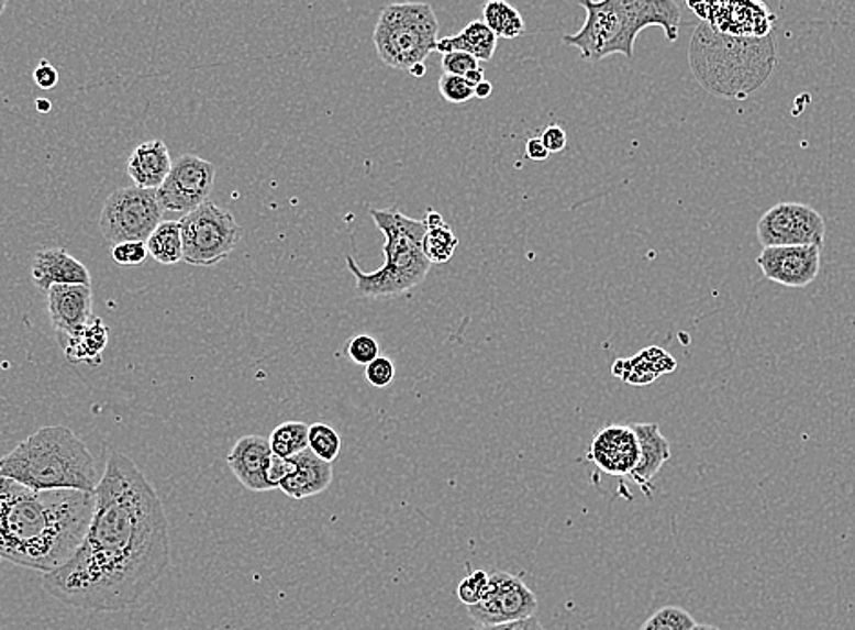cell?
I'll use <instances>...</instances> for the list:
<instances>
[{
	"label": "cell",
	"instance_id": "6da1fadb",
	"mask_svg": "<svg viewBox=\"0 0 855 630\" xmlns=\"http://www.w3.org/2000/svg\"><path fill=\"white\" fill-rule=\"evenodd\" d=\"M171 567L163 501L135 461L111 452L96 488V509L79 549L44 574L52 598L75 609H135Z\"/></svg>",
	"mask_w": 855,
	"mask_h": 630
},
{
	"label": "cell",
	"instance_id": "7a4b0ae2",
	"mask_svg": "<svg viewBox=\"0 0 855 630\" xmlns=\"http://www.w3.org/2000/svg\"><path fill=\"white\" fill-rule=\"evenodd\" d=\"M96 493L33 490L0 476V556L48 574L63 567L85 540Z\"/></svg>",
	"mask_w": 855,
	"mask_h": 630
},
{
	"label": "cell",
	"instance_id": "3957f363",
	"mask_svg": "<svg viewBox=\"0 0 855 630\" xmlns=\"http://www.w3.org/2000/svg\"><path fill=\"white\" fill-rule=\"evenodd\" d=\"M0 476L33 490L96 493L101 482L96 457L66 427H43L0 457Z\"/></svg>",
	"mask_w": 855,
	"mask_h": 630
},
{
	"label": "cell",
	"instance_id": "277c9868",
	"mask_svg": "<svg viewBox=\"0 0 855 630\" xmlns=\"http://www.w3.org/2000/svg\"><path fill=\"white\" fill-rule=\"evenodd\" d=\"M375 226L385 235V265L379 270L363 272L354 257H346V266L355 277V290L365 299L396 297L413 290L426 279L432 263L424 257V221L410 219L397 208H371Z\"/></svg>",
	"mask_w": 855,
	"mask_h": 630
},
{
	"label": "cell",
	"instance_id": "5b68a950",
	"mask_svg": "<svg viewBox=\"0 0 855 630\" xmlns=\"http://www.w3.org/2000/svg\"><path fill=\"white\" fill-rule=\"evenodd\" d=\"M438 21L432 5L424 2H397L380 11L375 24L374 46L390 68L410 69L435 52Z\"/></svg>",
	"mask_w": 855,
	"mask_h": 630
},
{
	"label": "cell",
	"instance_id": "8992f818",
	"mask_svg": "<svg viewBox=\"0 0 855 630\" xmlns=\"http://www.w3.org/2000/svg\"><path fill=\"white\" fill-rule=\"evenodd\" d=\"M182 235V261L191 266L210 268L226 259L238 241L243 229L226 208L207 201L179 221Z\"/></svg>",
	"mask_w": 855,
	"mask_h": 630
},
{
	"label": "cell",
	"instance_id": "52a82bcc",
	"mask_svg": "<svg viewBox=\"0 0 855 630\" xmlns=\"http://www.w3.org/2000/svg\"><path fill=\"white\" fill-rule=\"evenodd\" d=\"M579 4L587 11V21L579 32L563 37L566 46L579 49L581 57L590 63L615 54L634 57L637 33L630 26L618 0H579Z\"/></svg>",
	"mask_w": 855,
	"mask_h": 630
},
{
	"label": "cell",
	"instance_id": "ba28073f",
	"mask_svg": "<svg viewBox=\"0 0 855 630\" xmlns=\"http://www.w3.org/2000/svg\"><path fill=\"white\" fill-rule=\"evenodd\" d=\"M163 213L157 190L126 186L108 196L99 219V229L108 243H146V239L159 226Z\"/></svg>",
	"mask_w": 855,
	"mask_h": 630
},
{
	"label": "cell",
	"instance_id": "9c48e42d",
	"mask_svg": "<svg viewBox=\"0 0 855 630\" xmlns=\"http://www.w3.org/2000/svg\"><path fill=\"white\" fill-rule=\"evenodd\" d=\"M215 183V166L199 155H180L168 177L157 190V199L166 213L193 212L210 199Z\"/></svg>",
	"mask_w": 855,
	"mask_h": 630
},
{
	"label": "cell",
	"instance_id": "30bf717a",
	"mask_svg": "<svg viewBox=\"0 0 855 630\" xmlns=\"http://www.w3.org/2000/svg\"><path fill=\"white\" fill-rule=\"evenodd\" d=\"M826 224L815 208L801 202H779L763 213L757 223V239L766 246H823Z\"/></svg>",
	"mask_w": 855,
	"mask_h": 630
},
{
	"label": "cell",
	"instance_id": "8fae6325",
	"mask_svg": "<svg viewBox=\"0 0 855 630\" xmlns=\"http://www.w3.org/2000/svg\"><path fill=\"white\" fill-rule=\"evenodd\" d=\"M537 607L535 594L521 577L496 571L490 574L481 601L466 609L477 626H497L535 616Z\"/></svg>",
	"mask_w": 855,
	"mask_h": 630
},
{
	"label": "cell",
	"instance_id": "7c38bea8",
	"mask_svg": "<svg viewBox=\"0 0 855 630\" xmlns=\"http://www.w3.org/2000/svg\"><path fill=\"white\" fill-rule=\"evenodd\" d=\"M763 276L788 288H804L815 281L821 270V246H766L757 257Z\"/></svg>",
	"mask_w": 855,
	"mask_h": 630
},
{
	"label": "cell",
	"instance_id": "4fadbf2b",
	"mask_svg": "<svg viewBox=\"0 0 855 630\" xmlns=\"http://www.w3.org/2000/svg\"><path fill=\"white\" fill-rule=\"evenodd\" d=\"M588 460L608 476H630L640 461V441L632 424H608L599 430Z\"/></svg>",
	"mask_w": 855,
	"mask_h": 630
},
{
	"label": "cell",
	"instance_id": "5bb4252c",
	"mask_svg": "<svg viewBox=\"0 0 855 630\" xmlns=\"http://www.w3.org/2000/svg\"><path fill=\"white\" fill-rule=\"evenodd\" d=\"M46 296L58 341L85 329L93 319L91 285H55Z\"/></svg>",
	"mask_w": 855,
	"mask_h": 630
},
{
	"label": "cell",
	"instance_id": "9a60e30c",
	"mask_svg": "<svg viewBox=\"0 0 855 630\" xmlns=\"http://www.w3.org/2000/svg\"><path fill=\"white\" fill-rule=\"evenodd\" d=\"M271 454L268 438L244 435L227 454V466L243 487L252 493H268L271 488L266 483V466Z\"/></svg>",
	"mask_w": 855,
	"mask_h": 630
},
{
	"label": "cell",
	"instance_id": "2e32d148",
	"mask_svg": "<svg viewBox=\"0 0 855 630\" xmlns=\"http://www.w3.org/2000/svg\"><path fill=\"white\" fill-rule=\"evenodd\" d=\"M290 460V472L280 483V490L291 499H307L324 493L333 482L332 463L315 456L310 449Z\"/></svg>",
	"mask_w": 855,
	"mask_h": 630
},
{
	"label": "cell",
	"instance_id": "e0dca14e",
	"mask_svg": "<svg viewBox=\"0 0 855 630\" xmlns=\"http://www.w3.org/2000/svg\"><path fill=\"white\" fill-rule=\"evenodd\" d=\"M32 279L48 294L55 285H91L90 270L64 248H44L35 254Z\"/></svg>",
	"mask_w": 855,
	"mask_h": 630
},
{
	"label": "cell",
	"instance_id": "ac0fdd59",
	"mask_svg": "<svg viewBox=\"0 0 855 630\" xmlns=\"http://www.w3.org/2000/svg\"><path fill=\"white\" fill-rule=\"evenodd\" d=\"M171 165L174 161L168 146L160 139H154L138 144L137 148L133 150L127 159L126 172L138 188L159 190L171 170Z\"/></svg>",
	"mask_w": 855,
	"mask_h": 630
},
{
	"label": "cell",
	"instance_id": "d6986e66",
	"mask_svg": "<svg viewBox=\"0 0 855 630\" xmlns=\"http://www.w3.org/2000/svg\"><path fill=\"white\" fill-rule=\"evenodd\" d=\"M632 429L640 441V461L630 477L648 496L649 482L657 476V472L663 468L666 461L670 460V443L663 435L657 423H632Z\"/></svg>",
	"mask_w": 855,
	"mask_h": 630
},
{
	"label": "cell",
	"instance_id": "ffe728a7",
	"mask_svg": "<svg viewBox=\"0 0 855 630\" xmlns=\"http://www.w3.org/2000/svg\"><path fill=\"white\" fill-rule=\"evenodd\" d=\"M630 26L640 35L644 27L659 26L674 43L679 37L681 11L674 0H618Z\"/></svg>",
	"mask_w": 855,
	"mask_h": 630
},
{
	"label": "cell",
	"instance_id": "44dd1931",
	"mask_svg": "<svg viewBox=\"0 0 855 630\" xmlns=\"http://www.w3.org/2000/svg\"><path fill=\"white\" fill-rule=\"evenodd\" d=\"M108 340H110V332L107 324L102 323L101 319H91L85 329L64 338L58 341V344L63 346L69 363L97 366L102 361Z\"/></svg>",
	"mask_w": 855,
	"mask_h": 630
},
{
	"label": "cell",
	"instance_id": "7402d4cb",
	"mask_svg": "<svg viewBox=\"0 0 855 630\" xmlns=\"http://www.w3.org/2000/svg\"><path fill=\"white\" fill-rule=\"evenodd\" d=\"M497 35L486 26L482 21H471L466 24L463 32L452 37L438 38L435 52L438 54H452V52H465L476 57L479 63H488L496 54Z\"/></svg>",
	"mask_w": 855,
	"mask_h": 630
},
{
	"label": "cell",
	"instance_id": "603a6c76",
	"mask_svg": "<svg viewBox=\"0 0 855 630\" xmlns=\"http://www.w3.org/2000/svg\"><path fill=\"white\" fill-rule=\"evenodd\" d=\"M152 259L160 265H177L182 261V235L179 221H160L159 226L146 239Z\"/></svg>",
	"mask_w": 855,
	"mask_h": 630
},
{
	"label": "cell",
	"instance_id": "cb8c5ba5",
	"mask_svg": "<svg viewBox=\"0 0 855 630\" xmlns=\"http://www.w3.org/2000/svg\"><path fill=\"white\" fill-rule=\"evenodd\" d=\"M482 22L497 38H518L524 33L523 15L507 0H488L482 5Z\"/></svg>",
	"mask_w": 855,
	"mask_h": 630
},
{
	"label": "cell",
	"instance_id": "d4e9b609",
	"mask_svg": "<svg viewBox=\"0 0 855 630\" xmlns=\"http://www.w3.org/2000/svg\"><path fill=\"white\" fill-rule=\"evenodd\" d=\"M308 432L310 424L302 421H286L275 427L269 435L271 452L280 457H291L308 449Z\"/></svg>",
	"mask_w": 855,
	"mask_h": 630
},
{
	"label": "cell",
	"instance_id": "484cf974",
	"mask_svg": "<svg viewBox=\"0 0 855 630\" xmlns=\"http://www.w3.org/2000/svg\"><path fill=\"white\" fill-rule=\"evenodd\" d=\"M459 246V239L455 235L449 224L428 229L423 237V252L432 265H444L454 257L455 250Z\"/></svg>",
	"mask_w": 855,
	"mask_h": 630
},
{
	"label": "cell",
	"instance_id": "4316f807",
	"mask_svg": "<svg viewBox=\"0 0 855 630\" xmlns=\"http://www.w3.org/2000/svg\"><path fill=\"white\" fill-rule=\"evenodd\" d=\"M613 376L621 377L624 383L629 385H649L659 377V372L655 371V366L652 365V361L648 360V355L640 352L634 357H624V360H618L612 366Z\"/></svg>",
	"mask_w": 855,
	"mask_h": 630
},
{
	"label": "cell",
	"instance_id": "83f0119b",
	"mask_svg": "<svg viewBox=\"0 0 855 630\" xmlns=\"http://www.w3.org/2000/svg\"><path fill=\"white\" fill-rule=\"evenodd\" d=\"M308 449L321 460L333 463L341 454L343 440H341L337 430L330 424L313 423L310 424V432H308Z\"/></svg>",
	"mask_w": 855,
	"mask_h": 630
},
{
	"label": "cell",
	"instance_id": "f1b7e54d",
	"mask_svg": "<svg viewBox=\"0 0 855 630\" xmlns=\"http://www.w3.org/2000/svg\"><path fill=\"white\" fill-rule=\"evenodd\" d=\"M696 626L693 616L687 609L668 605L649 616L640 630H692Z\"/></svg>",
	"mask_w": 855,
	"mask_h": 630
},
{
	"label": "cell",
	"instance_id": "f546056e",
	"mask_svg": "<svg viewBox=\"0 0 855 630\" xmlns=\"http://www.w3.org/2000/svg\"><path fill=\"white\" fill-rule=\"evenodd\" d=\"M344 354L348 355V360L355 365H370L371 361L380 355V344L371 335H354L344 346Z\"/></svg>",
	"mask_w": 855,
	"mask_h": 630
},
{
	"label": "cell",
	"instance_id": "4dcf8cb0",
	"mask_svg": "<svg viewBox=\"0 0 855 630\" xmlns=\"http://www.w3.org/2000/svg\"><path fill=\"white\" fill-rule=\"evenodd\" d=\"M438 93H441L444 101L452 102V104H463V102L474 99V88H471L470 82L465 77H459V75H441Z\"/></svg>",
	"mask_w": 855,
	"mask_h": 630
},
{
	"label": "cell",
	"instance_id": "1f68e13d",
	"mask_svg": "<svg viewBox=\"0 0 855 630\" xmlns=\"http://www.w3.org/2000/svg\"><path fill=\"white\" fill-rule=\"evenodd\" d=\"M488 582H490V574L486 571H476L470 576H466L457 587V598H459L460 604L466 605V607L479 604L485 596L486 588H488Z\"/></svg>",
	"mask_w": 855,
	"mask_h": 630
},
{
	"label": "cell",
	"instance_id": "d6a6232c",
	"mask_svg": "<svg viewBox=\"0 0 855 630\" xmlns=\"http://www.w3.org/2000/svg\"><path fill=\"white\" fill-rule=\"evenodd\" d=\"M148 257V248L144 241H124V243L113 244L111 248V259L116 265L137 266L144 263Z\"/></svg>",
	"mask_w": 855,
	"mask_h": 630
},
{
	"label": "cell",
	"instance_id": "836d02e7",
	"mask_svg": "<svg viewBox=\"0 0 855 630\" xmlns=\"http://www.w3.org/2000/svg\"><path fill=\"white\" fill-rule=\"evenodd\" d=\"M365 377L371 387H390L393 379H396V365H393V361L390 357L379 355L377 360L371 361L370 365H366Z\"/></svg>",
	"mask_w": 855,
	"mask_h": 630
},
{
	"label": "cell",
	"instance_id": "e575fe53",
	"mask_svg": "<svg viewBox=\"0 0 855 630\" xmlns=\"http://www.w3.org/2000/svg\"><path fill=\"white\" fill-rule=\"evenodd\" d=\"M441 66H443L444 74L459 75V77H465L471 69L481 68L479 60L465 52H452V54L443 55Z\"/></svg>",
	"mask_w": 855,
	"mask_h": 630
},
{
	"label": "cell",
	"instance_id": "d590c367",
	"mask_svg": "<svg viewBox=\"0 0 855 630\" xmlns=\"http://www.w3.org/2000/svg\"><path fill=\"white\" fill-rule=\"evenodd\" d=\"M290 472V460L280 457L277 454L269 456L268 466H266V483L271 490L280 487V483Z\"/></svg>",
	"mask_w": 855,
	"mask_h": 630
},
{
	"label": "cell",
	"instance_id": "8d00e7d4",
	"mask_svg": "<svg viewBox=\"0 0 855 630\" xmlns=\"http://www.w3.org/2000/svg\"><path fill=\"white\" fill-rule=\"evenodd\" d=\"M544 146L548 150L549 154H559L566 148L568 144V137H566L565 128L559 124H549L541 135Z\"/></svg>",
	"mask_w": 855,
	"mask_h": 630
},
{
	"label": "cell",
	"instance_id": "74e56055",
	"mask_svg": "<svg viewBox=\"0 0 855 630\" xmlns=\"http://www.w3.org/2000/svg\"><path fill=\"white\" fill-rule=\"evenodd\" d=\"M33 79L37 82L41 90H54L58 85V71L54 64H49L48 60H41L37 68L33 71Z\"/></svg>",
	"mask_w": 855,
	"mask_h": 630
},
{
	"label": "cell",
	"instance_id": "f35d334b",
	"mask_svg": "<svg viewBox=\"0 0 855 630\" xmlns=\"http://www.w3.org/2000/svg\"><path fill=\"white\" fill-rule=\"evenodd\" d=\"M476 630H546L543 623L535 618H524V620L507 621V623H497V626H477Z\"/></svg>",
	"mask_w": 855,
	"mask_h": 630
},
{
	"label": "cell",
	"instance_id": "ab89813d",
	"mask_svg": "<svg viewBox=\"0 0 855 630\" xmlns=\"http://www.w3.org/2000/svg\"><path fill=\"white\" fill-rule=\"evenodd\" d=\"M524 152H526V157L530 161H546L549 157V152L544 146L541 137L529 139L526 146H524Z\"/></svg>",
	"mask_w": 855,
	"mask_h": 630
},
{
	"label": "cell",
	"instance_id": "60d3db41",
	"mask_svg": "<svg viewBox=\"0 0 855 630\" xmlns=\"http://www.w3.org/2000/svg\"><path fill=\"white\" fill-rule=\"evenodd\" d=\"M491 91H493V86L485 79L474 88V97L476 99H488L491 96Z\"/></svg>",
	"mask_w": 855,
	"mask_h": 630
},
{
	"label": "cell",
	"instance_id": "b9f144b4",
	"mask_svg": "<svg viewBox=\"0 0 855 630\" xmlns=\"http://www.w3.org/2000/svg\"><path fill=\"white\" fill-rule=\"evenodd\" d=\"M465 79L470 82L471 88H476L479 82L486 79L485 71H482V68L471 69V71L465 75Z\"/></svg>",
	"mask_w": 855,
	"mask_h": 630
},
{
	"label": "cell",
	"instance_id": "7bdbcfd3",
	"mask_svg": "<svg viewBox=\"0 0 855 630\" xmlns=\"http://www.w3.org/2000/svg\"><path fill=\"white\" fill-rule=\"evenodd\" d=\"M423 221L426 223L428 229H432V226H438V224L444 223L443 215L435 212V210H428L426 218H424Z\"/></svg>",
	"mask_w": 855,
	"mask_h": 630
},
{
	"label": "cell",
	"instance_id": "ee69618b",
	"mask_svg": "<svg viewBox=\"0 0 855 630\" xmlns=\"http://www.w3.org/2000/svg\"><path fill=\"white\" fill-rule=\"evenodd\" d=\"M410 74H412L413 77H424V74H426V66H424V63L415 64V66L410 69Z\"/></svg>",
	"mask_w": 855,
	"mask_h": 630
},
{
	"label": "cell",
	"instance_id": "f6af8a7d",
	"mask_svg": "<svg viewBox=\"0 0 855 630\" xmlns=\"http://www.w3.org/2000/svg\"><path fill=\"white\" fill-rule=\"evenodd\" d=\"M37 108L41 110V112L46 113L48 112L49 108H52V104H49L48 101H38Z\"/></svg>",
	"mask_w": 855,
	"mask_h": 630
},
{
	"label": "cell",
	"instance_id": "bcb514c9",
	"mask_svg": "<svg viewBox=\"0 0 855 630\" xmlns=\"http://www.w3.org/2000/svg\"><path fill=\"white\" fill-rule=\"evenodd\" d=\"M692 630H721L715 626H696Z\"/></svg>",
	"mask_w": 855,
	"mask_h": 630
},
{
	"label": "cell",
	"instance_id": "7dc6e473",
	"mask_svg": "<svg viewBox=\"0 0 855 630\" xmlns=\"http://www.w3.org/2000/svg\"><path fill=\"white\" fill-rule=\"evenodd\" d=\"M5 8H8V0H0V16L4 15Z\"/></svg>",
	"mask_w": 855,
	"mask_h": 630
},
{
	"label": "cell",
	"instance_id": "c3c4849f",
	"mask_svg": "<svg viewBox=\"0 0 855 630\" xmlns=\"http://www.w3.org/2000/svg\"><path fill=\"white\" fill-rule=\"evenodd\" d=\"M0 562H2V556H0Z\"/></svg>",
	"mask_w": 855,
	"mask_h": 630
}]
</instances>
